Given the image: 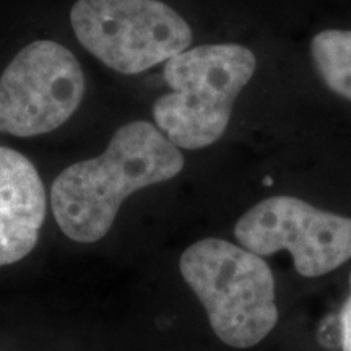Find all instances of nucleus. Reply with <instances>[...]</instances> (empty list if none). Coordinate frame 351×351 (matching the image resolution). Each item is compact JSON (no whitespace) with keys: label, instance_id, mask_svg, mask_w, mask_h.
I'll return each mask as SVG.
<instances>
[{"label":"nucleus","instance_id":"nucleus-8","mask_svg":"<svg viewBox=\"0 0 351 351\" xmlns=\"http://www.w3.org/2000/svg\"><path fill=\"white\" fill-rule=\"evenodd\" d=\"M314 67L333 93L351 101V32L324 29L311 41Z\"/></svg>","mask_w":351,"mask_h":351},{"label":"nucleus","instance_id":"nucleus-3","mask_svg":"<svg viewBox=\"0 0 351 351\" xmlns=\"http://www.w3.org/2000/svg\"><path fill=\"white\" fill-rule=\"evenodd\" d=\"M179 269L223 343L251 348L275 328V278L261 256L225 239L208 238L184 251Z\"/></svg>","mask_w":351,"mask_h":351},{"label":"nucleus","instance_id":"nucleus-9","mask_svg":"<svg viewBox=\"0 0 351 351\" xmlns=\"http://www.w3.org/2000/svg\"><path fill=\"white\" fill-rule=\"evenodd\" d=\"M341 322V346L343 351H351V296L345 301L340 314Z\"/></svg>","mask_w":351,"mask_h":351},{"label":"nucleus","instance_id":"nucleus-1","mask_svg":"<svg viewBox=\"0 0 351 351\" xmlns=\"http://www.w3.org/2000/svg\"><path fill=\"white\" fill-rule=\"evenodd\" d=\"M184 156L155 124L134 121L116 130L103 155L80 161L56 178L52 213L67 238L82 244L108 234L127 197L169 181Z\"/></svg>","mask_w":351,"mask_h":351},{"label":"nucleus","instance_id":"nucleus-7","mask_svg":"<svg viewBox=\"0 0 351 351\" xmlns=\"http://www.w3.org/2000/svg\"><path fill=\"white\" fill-rule=\"evenodd\" d=\"M46 189L32 161L0 147V267L33 251L46 218Z\"/></svg>","mask_w":351,"mask_h":351},{"label":"nucleus","instance_id":"nucleus-6","mask_svg":"<svg viewBox=\"0 0 351 351\" xmlns=\"http://www.w3.org/2000/svg\"><path fill=\"white\" fill-rule=\"evenodd\" d=\"M234 236L261 257L288 251L296 271L306 278L330 274L351 258V218L291 195L254 205L236 223Z\"/></svg>","mask_w":351,"mask_h":351},{"label":"nucleus","instance_id":"nucleus-2","mask_svg":"<svg viewBox=\"0 0 351 351\" xmlns=\"http://www.w3.org/2000/svg\"><path fill=\"white\" fill-rule=\"evenodd\" d=\"M256 69L254 52L239 44H204L174 56L163 69L171 91L153 104L156 127L184 150L218 142Z\"/></svg>","mask_w":351,"mask_h":351},{"label":"nucleus","instance_id":"nucleus-4","mask_svg":"<svg viewBox=\"0 0 351 351\" xmlns=\"http://www.w3.org/2000/svg\"><path fill=\"white\" fill-rule=\"evenodd\" d=\"M70 23L88 52L124 75L168 62L194 38L187 21L161 0H77Z\"/></svg>","mask_w":351,"mask_h":351},{"label":"nucleus","instance_id":"nucleus-5","mask_svg":"<svg viewBox=\"0 0 351 351\" xmlns=\"http://www.w3.org/2000/svg\"><path fill=\"white\" fill-rule=\"evenodd\" d=\"M83 95L85 75L67 47L49 39L28 44L0 77V132L34 137L59 129Z\"/></svg>","mask_w":351,"mask_h":351}]
</instances>
